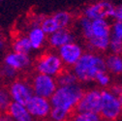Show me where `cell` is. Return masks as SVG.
I'll list each match as a JSON object with an SVG mask.
<instances>
[{
    "label": "cell",
    "mask_w": 122,
    "mask_h": 121,
    "mask_svg": "<svg viewBox=\"0 0 122 121\" xmlns=\"http://www.w3.org/2000/svg\"><path fill=\"white\" fill-rule=\"evenodd\" d=\"M83 52L84 50L79 43L72 42L59 48L56 53L59 56L60 60L62 61L64 67L72 68L80 60Z\"/></svg>",
    "instance_id": "30bf717a"
},
{
    "label": "cell",
    "mask_w": 122,
    "mask_h": 121,
    "mask_svg": "<svg viewBox=\"0 0 122 121\" xmlns=\"http://www.w3.org/2000/svg\"><path fill=\"white\" fill-rule=\"evenodd\" d=\"M84 89L81 83L71 86H58L50 98L51 108L59 109L63 111L73 113L81 98Z\"/></svg>",
    "instance_id": "3957f363"
},
{
    "label": "cell",
    "mask_w": 122,
    "mask_h": 121,
    "mask_svg": "<svg viewBox=\"0 0 122 121\" xmlns=\"http://www.w3.org/2000/svg\"><path fill=\"white\" fill-rule=\"evenodd\" d=\"M99 115L101 119L105 121H115L122 115L118 97L112 93L109 89L101 90Z\"/></svg>",
    "instance_id": "277c9868"
},
{
    "label": "cell",
    "mask_w": 122,
    "mask_h": 121,
    "mask_svg": "<svg viewBox=\"0 0 122 121\" xmlns=\"http://www.w3.org/2000/svg\"><path fill=\"white\" fill-rule=\"evenodd\" d=\"M54 19L58 29H68L73 22V17L69 12L66 11H59L51 15Z\"/></svg>",
    "instance_id": "ac0fdd59"
},
{
    "label": "cell",
    "mask_w": 122,
    "mask_h": 121,
    "mask_svg": "<svg viewBox=\"0 0 122 121\" xmlns=\"http://www.w3.org/2000/svg\"><path fill=\"white\" fill-rule=\"evenodd\" d=\"M106 71L111 76H121L122 75V54L110 53L105 57Z\"/></svg>",
    "instance_id": "2e32d148"
},
{
    "label": "cell",
    "mask_w": 122,
    "mask_h": 121,
    "mask_svg": "<svg viewBox=\"0 0 122 121\" xmlns=\"http://www.w3.org/2000/svg\"><path fill=\"white\" fill-rule=\"evenodd\" d=\"M12 48H13V51L15 52L28 54V55L33 50L26 35H20L15 38L12 44Z\"/></svg>",
    "instance_id": "e0dca14e"
},
{
    "label": "cell",
    "mask_w": 122,
    "mask_h": 121,
    "mask_svg": "<svg viewBox=\"0 0 122 121\" xmlns=\"http://www.w3.org/2000/svg\"><path fill=\"white\" fill-rule=\"evenodd\" d=\"M108 50H110L112 54H122V41L111 38Z\"/></svg>",
    "instance_id": "4316f807"
},
{
    "label": "cell",
    "mask_w": 122,
    "mask_h": 121,
    "mask_svg": "<svg viewBox=\"0 0 122 121\" xmlns=\"http://www.w3.org/2000/svg\"><path fill=\"white\" fill-rule=\"evenodd\" d=\"M118 100L120 102V107H121V112H122V94H120L118 96Z\"/></svg>",
    "instance_id": "1f68e13d"
},
{
    "label": "cell",
    "mask_w": 122,
    "mask_h": 121,
    "mask_svg": "<svg viewBox=\"0 0 122 121\" xmlns=\"http://www.w3.org/2000/svg\"><path fill=\"white\" fill-rule=\"evenodd\" d=\"M35 69L38 74L47 75L56 79L65 67L56 52H46L37 59Z\"/></svg>",
    "instance_id": "5b68a950"
},
{
    "label": "cell",
    "mask_w": 122,
    "mask_h": 121,
    "mask_svg": "<svg viewBox=\"0 0 122 121\" xmlns=\"http://www.w3.org/2000/svg\"><path fill=\"white\" fill-rule=\"evenodd\" d=\"M71 113L63 111L59 109H55V108H51V111L50 112V119L51 121H69V119H71Z\"/></svg>",
    "instance_id": "cb8c5ba5"
},
{
    "label": "cell",
    "mask_w": 122,
    "mask_h": 121,
    "mask_svg": "<svg viewBox=\"0 0 122 121\" xmlns=\"http://www.w3.org/2000/svg\"><path fill=\"white\" fill-rule=\"evenodd\" d=\"M75 42V35L69 29H60L48 36L47 43L51 49L58 50L65 45Z\"/></svg>",
    "instance_id": "4fadbf2b"
},
{
    "label": "cell",
    "mask_w": 122,
    "mask_h": 121,
    "mask_svg": "<svg viewBox=\"0 0 122 121\" xmlns=\"http://www.w3.org/2000/svg\"><path fill=\"white\" fill-rule=\"evenodd\" d=\"M17 75H18V72L9 66L3 65L1 68H0V76H1L3 79L13 80L17 77Z\"/></svg>",
    "instance_id": "484cf974"
},
{
    "label": "cell",
    "mask_w": 122,
    "mask_h": 121,
    "mask_svg": "<svg viewBox=\"0 0 122 121\" xmlns=\"http://www.w3.org/2000/svg\"><path fill=\"white\" fill-rule=\"evenodd\" d=\"M25 107L31 116L37 119H44L47 118L50 115L51 111V105L50 99L43 98L40 96L33 95L25 105Z\"/></svg>",
    "instance_id": "8fae6325"
},
{
    "label": "cell",
    "mask_w": 122,
    "mask_h": 121,
    "mask_svg": "<svg viewBox=\"0 0 122 121\" xmlns=\"http://www.w3.org/2000/svg\"><path fill=\"white\" fill-rule=\"evenodd\" d=\"M6 113L14 121H34L33 117L27 111L24 105L11 102Z\"/></svg>",
    "instance_id": "5bb4252c"
},
{
    "label": "cell",
    "mask_w": 122,
    "mask_h": 121,
    "mask_svg": "<svg viewBox=\"0 0 122 121\" xmlns=\"http://www.w3.org/2000/svg\"><path fill=\"white\" fill-rule=\"evenodd\" d=\"M4 49V40L2 39V37L0 36V50Z\"/></svg>",
    "instance_id": "4dcf8cb0"
},
{
    "label": "cell",
    "mask_w": 122,
    "mask_h": 121,
    "mask_svg": "<svg viewBox=\"0 0 122 121\" xmlns=\"http://www.w3.org/2000/svg\"><path fill=\"white\" fill-rule=\"evenodd\" d=\"M71 119L72 121H102L100 115L93 112H76Z\"/></svg>",
    "instance_id": "44dd1931"
},
{
    "label": "cell",
    "mask_w": 122,
    "mask_h": 121,
    "mask_svg": "<svg viewBox=\"0 0 122 121\" xmlns=\"http://www.w3.org/2000/svg\"><path fill=\"white\" fill-rule=\"evenodd\" d=\"M114 5L110 0H98L87 5L83 10V17L90 20H110L113 17Z\"/></svg>",
    "instance_id": "8992f818"
},
{
    "label": "cell",
    "mask_w": 122,
    "mask_h": 121,
    "mask_svg": "<svg viewBox=\"0 0 122 121\" xmlns=\"http://www.w3.org/2000/svg\"><path fill=\"white\" fill-rule=\"evenodd\" d=\"M8 92L12 102L24 106L34 95L30 83L22 80H15L10 84Z\"/></svg>",
    "instance_id": "9c48e42d"
},
{
    "label": "cell",
    "mask_w": 122,
    "mask_h": 121,
    "mask_svg": "<svg viewBox=\"0 0 122 121\" xmlns=\"http://www.w3.org/2000/svg\"><path fill=\"white\" fill-rule=\"evenodd\" d=\"M56 82L58 86H71V85L79 83L73 71L65 70V69L56 78Z\"/></svg>",
    "instance_id": "d6986e66"
},
{
    "label": "cell",
    "mask_w": 122,
    "mask_h": 121,
    "mask_svg": "<svg viewBox=\"0 0 122 121\" xmlns=\"http://www.w3.org/2000/svg\"><path fill=\"white\" fill-rule=\"evenodd\" d=\"M26 36L33 50H41L48 40V36L45 34L40 26H31Z\"/></svg>",
    "instance_id": "9a60e30c"
},
{
    "label": "cell",
    "mask_w": 122,
    "mask_h": 121,
    "mask_svg": "<svg viewBox=\"0 0 122 121\" xmlns=\"http://www.w3.org/2000/svg\"><path fill=\"white\" fill-rule=\"evenodd\" d=\"M94 81L102 88H105V89H108L111 84H112V76L107 72V71H103V72H100L96 77H95V80Z\"/></svg>",
    "instance_id": "7402d4cb"
},
{
    "label": "cell",
    "mask_w": 122,
    "mask_h": 121,
    "mask_svg": "<svg viewBox=\"0 0 122 121\" xmlns=\"http://www.w3.org/2000/svg\"><path fill=\"white\" fill-rule=\"evenodd\" d=\"M0 121H14L7 113H1L0 114Z\"/></svg>",
    "instance_id": "f546056e"
},
{
    "label": "cell",
    "mask_w": 122,
    "mask_h": 121,
    "mask_svg": "<svg viewBox=\"0 0 122 121\" xmlns=\"http://www.w3.org/2000/svg\"><path fill=\"white\" fill-rule=\"evenodd\" d=\"M30 85L34 95L47 99H50L58 87L55 78L38 73L33 76Z\"/></svg>",
    "instance_id": "52a82bcc"
},
{
    "label": "cell",
    "mask_w": 122,
    "mask_h": 121,
    "mask_svg": "<svg viewBox=\"0 0 122 121\" xmlns=\"http://www.w3.org/2000/svg\"><path fill=\"white\" fill-rule=\"evenodd\" d=\"M40 27L47 36H49V35L54 33L55 31H57V30H59L54 19L52 18V16L44 17L42 21H41Z\"/></svg>",
    "instance_id": "ffe728a7"
},
{
    "label": "cell",
    "mask_w": 122,
    "mask_h": 121,
    "mask_svg": "<svg viewBox=\"0 0 122 121\" xmlns=\"http://www.w3.org/2000/svg\"><path fill=\"white\" fill-rule=\"evenodd\" d=\"M31 64H32V60L28 54H22L12 51L7 53L4 58V65L13 68L17 72L23 71L29 68L31 66Z\"/></svg>",
    "instance_id": "7c38bea8"
},
{
    "label": "cell",
    "mask_w": 122,
    "mask_h": 121,
    "mask_svg": "<svg viewBox=\"0 0 122 121\" xmlns=\"http://www.w3.org/2000/svg\"><path fill=\"white\" fill-rule=\"evenodd\" d=\"M79 83L93 82L95 77L103 71H106L105 57L98 52L84 51L79 61L72 67Z\"/></svg>",
    "instance_id": "7a4b0ae2"
},
{
    "label": "cell",
    "mask_w": 122,
    "mask_h": 121,
    "mask_svg": "<svg viewBox=\"0 0 122 121\" xmlns=\"http://www.w3.org/2000/svg\"><path fill=\"white\" fill-rule=\"evenodd\" d=\"M0 1H1V0H0Z\"/></svg>",
    "instance_id": "d6a6232c"
},
{
    "label": "cell",
    "mask_w": 122,
    "mask_h": 121,
    "mask_svg": "<svg viewBox=\"0 0 122 121\" xmlns=\"http://www.w3.org/2000/svg\"><path fill=\"white\" fill-rule=\"evenodd\" d=\"M112 93H113L115 96H119L120 94H122V83H114V84H111V86L108 88Z\"/></svg>",
    "instance_id": "83f0119b"
},
{
    "label": "cell",
    "mask_w": 122,
    "mask_h": 121,
    "mask_svg": "<svg viewBox=\"0 0 122 121\" xmlns=\"http://www.w3.org/2000/svg\"><path fill=\"white\" fill-rule=\"evenodd\" d=\"M111 38L122 41V21H113L111 26Z\"/></svg>",
    "instance_id": "d4e9b609"
},
{
    "label": "cell",
    "mask_w": 122,
    "mask_h": 121,
    "mask_svg": "<svg viewBox=\"0 0 122 121\" xmlns=\"http://www.w3.org/2000/svg\"><path fill=\"white\" fill-rule=\"evenodd\" d=\"M101 104V90L98 88H91L84 90V92L80 99L76 112H93L98 113L100 111Z\"/></svg>",
    "instance_id": "ba28073f"
},
{
    "label": "cell",
    "mask_w": 122,
    "mask_h": 121,
    "mask_svg": "<svg viewBox=\"0 0 122 121\" xmlns=\"http://www.w3.org/2000/svg\"><path fill=\"white\" fill-rule=\"evenodd\" d=\"M78 26L86 42L88 51L100 53L109 50L112 26L110 20H90L82 16L79 20Z\"/></svg>",
    "instance_id": "6da1fadb"
},
{
    "label": "cell",
    "mask_w": 122,
    "mask_h": 121,
    "mask_svg": "<svg viewBox=\"0 0 122 121\" xmlns=\"http://www.w3.org/2000/svg\"><path fill=\"white\" fill-rule=\"evenodd\" d=\"M12 100L10 98L8 89L0 88V114L6 113Z\"/></svg>",
    "instance_id": "603a6c76"
},
{
    "label": "cell",
    "mask_w": 122,
    "mask_h": 121,
    "mask_svg": "<svg viewBox=\"0 0 122 121\" xmlns=\"http://www.w3.org/2000/svg\"><path fill=\"white\" fill-rule=\"evenodd\" d=\"M112 19L115 21H122V4L114 6V12Z\"/></svg>",
    "instance_id": "f1b7e54d"
}]
</instances>
